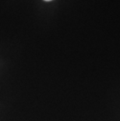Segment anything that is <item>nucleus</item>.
Wrapping results in <instances>:
<instances>
[{"label":"nucleus","mask_w":120,"mask_h":121,"mask_svg":"<svg viewBox=\"0 0 120 121\" xmlns=\"http://www.w3.org/2000/svg\"><path fill=\"white\" fill-rule=\"evenodd\" d=\"M44 1H45V2H50V1H52V0H44Z\"/></svg>","instance_id":"nucleus-1"}]
</instances>
